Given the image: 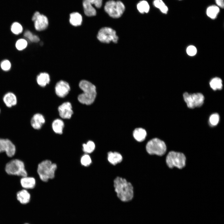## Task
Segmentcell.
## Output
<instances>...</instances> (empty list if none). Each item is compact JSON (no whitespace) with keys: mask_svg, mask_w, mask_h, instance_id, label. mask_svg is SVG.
<instances>
[{"mask_svg":"<svg viewBox=\"0 0 224 224\" xmlns=\"http://www.w3.org/2000/svg\"><path fill=\"white\" fill-rule=\"evenodd\" d=\"M114 186L117 197L121 201L128 202L133 198V187L124 178L119 177H116L114 181Z\"/></svg>","mask_w":224,"mask_h":224,"instance_id":"1","label":"cell"},{"mask_svg":"<svg viewBox=\"0 0 224 224\" xmlns=\"http://www.w3.org/2000/svg\"><path fill=\"white\" fill-rule=\"evenodd\" d=\"M79 86L83 92L78 96V101L82 104L87 105L92 104L95 101L97 94L95 86L87 80H83L80 82Z\"/></svg>","mask_w":224,"mask_h":224,"instance_id":"2","label":"cell"},{"mask_svg":"<svg viewBox=\"0 0 224 224\" xmlns=\"http://www.w3.org/2000/svg\"><path fill=\"white\" fill-rule=\"evenodd\" d=\"M57 168L56 164L50 160H45L38 165L37 172L40 179L44 182H47L54 177Z\"/></svg>","mask_w":224,"mask_h":224,"instance_id":"3","label":"cell"},{"mask_svg":"<svg viewBox=\"0 0 224 224\" xmlns=\"http://www.w3.org/2000/svg\"><path fill=\"white\" fill-rule=\"evenodd\" d=\"M166 163L168 168L181 169L186 165V157L183 153L170 151L166 153Z\"/></svg>","mask_w":224,"mask_h":224,"instance_id":"4","label":"cell"},{"mask_svg":"<svg viewBox=\"0 0 224 224\" xmlns=\"http://www.w3.org/2000/svg\"><path fill=\"white\" fill-rule=\"evenodd\" d=\"M147 152L151 155L162 156L167 153V147L165 142L157 138L149 141L146 147Z\"/></svg>","mask_w":224,"mask_h":224,"instance_id":"5","label":"cell"},{"mask_svg":"<svg viewBox=\"0 0 224 224\" xmlns=\"http://www.w3.org/2000/svg\"><path fill=\"white\" fill-rule=\"evenodd\" d=\"M6 173L10 175L22 177L27 176L24 162L18 159H14L7 162L5 166Z\"/></svg>","mask_w":224,"mask_h":224,"instance_id":"6","label":"cell"},{"mask_svg":"<svg viewBox=\"0 0 224 224\" xmlns=\"http://www.w3.org/2000/svg\"><path fill=\"white\" fill-rule=\"evenodd\" d=\"M105 12L111 17L117 18L120 17L125 9L123 3L120 1L109 0L104 7Z\"/></svg>","mask_w":224,"mask_h":224,"instance_id":"7","label":"cell"},{"mask_svg":"<svg viewBox=\"0 0 224 224\" xmlns=\"http://www.w3.org/2000/svg\"><path fill=\"white\" fill-rule=\"evenodd\" d=\"M97 38L100 42L105 44H109L111 42L117 43L119 39L116 31L108 27L101 28L97 33Z\"/></svg>","mask_w":224,"mask_h":224,"instance_id":"8","label":"cell"},{"mask_svg":"<svg viewBox=\"0 0 224 224\" xmlns=\"http://www.w3.org/2000/svg\"><path fill=\"white\" fill-rule=\"evenodd\" d=\"M183 96L188 107L190 108L200 107L204 103V97L201 93L189 94L186 92Z\"/></svg>","mask_w":224,"mask_h":224,"instance_id":"9","label":"cell"},{"mask_svg":"<svg viewBox=\"0 0 224 224\" xmlns=\"http://www.w3.org/2000/svg\"><path fill=\"white\" fill-rule=\"evenodd\" d=\"M102 0H83L82 5L84 13L87 16H92L96 15V12L93 5L96 8H100Z\"/></svg>","mask_w":224,"mask_h":224,"instance_id":"10","label":"cell"},{"mask_svg":"<svg viewBox=\"0 0 224 224\" xmlns=\"http://www.w3.org/2000/svg\"><path fill=\"white\" fill-rule=\"evenodd\" d=\"M32 20L34 22L35 28L37 31L45 30L48 26V20L47 17L38 12L34 13Z\"/></svg>","mask_w":224,"mask_h":224,"instance_id":"11","label":"cell"},{"mask_svg":"<svg viewBox=\"0 0 224 224\" xmlns=\"http://www.w3.org/2000/svg\"><path fill=\"white\" fill-rule=\"evenodd\" d=\"M16 147L9 139L0 138V153L5 152L8 157H12L15 154Z\"/></svg>","mask_w":224,"mask_h":224,"instance_id":"12","label":"cell"},{"mask_svg":"<svg viewBox=\"0 0 224 224\" xmlns=\"http://www.w3.org/2000/svg\"><path fill=\"white\" fill-rule=\"evenodd\" d=\"M70 90L69 84L66 82L60 80L56 84L55 90L56 95L60 98H64L69 93Z\"/></svg>","mask_w":224,"mask_h":224,"instance_id":"13","label":"cell"},{"mask_svg":"<svg viewBox=\"0 0 224 224\" xmlns=\"http://www.w3.org/2000/svg\"><path fill=\"white\" fill-rule=\"evenodd\" d=\"M58 110L60 117L63 119H70L73 114L71 103L69 102L63 103L59 105Z\"/></svg>","mask_w":224,"mask_h":224,"instance_id":"14","label":"cell"},{"mask_svg":"<svg viewBox=\"0 0 224 224\" xmlns=\"http://www.w3.org/2000/svg\"><path fill=\"white\" fill-rule=\"evenodd\" d=\"M45 122V119L44 116L40 113L34 114L30 120V124L34 129H40Z\"/></svg>","mask_w":224,"mask_h":224,"instance_id":"15","label":"cell"},{"mask_svg":"<svg viewBox=\"0 0 224 224\" xmlns=\"http://www.w3.org/2000/svg\"><path fill=\"white\" fill-rule=\"evenodd\" d=\"M3 101L5 105L11 108L16 105L17 103V98L16 95L12 92L6 93L3 96Z\"/></svg>","mask_w":224,"mask_h":224,"instance_id":"16","label":"cell"},{"mask_svg":"<svg viewBox=\"0 0 224 224\" xmlns=\"http://www.w3.org/2000/svg\"><path fill=\"white\" fill-rule=\"evenodd\" d=\"M20 183L21 187L24 189H32L35 187L36 181L34 178L26 176L21 179Z\"/></svg>","mask_w":224,"mask_h":224,"instance_id":"17","label":"cell"},{"mask_svg":"<svg viewBox=\"0 0 224 224\" xmlns=\"http://www.w3.org/2000/svg\"><path fill=\"white\" fill-rule=\"evenodd\" d=\"M16 196L17 200L22 204L28 203L30 198V194L25 189L18 191L16 193Z\"/></svg>","mask_w":224,"mask_h":224,"instance_id":"18","label":"cell"},{"mask_svg":"<svg viewBox=\"0 0 224 224\" xmlns=\"http://www.w3.org/2000/svg\"><path fill=\"white\" fill-rule=\"evenodd\" d=\"M36 81L39 86L42 87H45L50 82V76L46 72L40 73L37 77Z\"/></svg>","mask_w":224,"mask_h":224,"instance_id":"19","label":"cell"},{"mask_svg":"<svg viewBox=\"0 0 224 224\" xmlns=\"http://www.w3.org/2000/svg\"><path fill=\"white\" fill-rule=\"evenodd\" d=\"M122 155L117 152H110L108 153V160L112 164L115 165L120 163L122 160Z\"/></svg>","mask_w":224,"mask_h":224,"instance_id":"20","label":"cell"},{"mask_svg":"<svg viewBox=\"0 0 224 224\" xmlns=\"http://www.w3.org/2000/svg\"><path fill=\"white\" fill-rule=\"evenodd\" d=\"M82 21V16L78 12H73L70 14L69 22L72 25L75 26H80Z\"/></svg>","mask_w":224,"mask_h":224,"instance_id":"21","label":"cell"},{"mask_svg":"<svg viewBox=\"0 0 224 224\" xmlns=\"http://www.w3.org/2000/svg\"><path fill=\"white\" fill-rule=\"evenodd\" d=\"M64 124L63 121L60 119H57L52 122V126L54 131L56 133L61 134L63 133V130Z\"/></svg>","mask_w":224,"mask_h":224,"instance_id":"22","label":"cell"},{"mask_svg":"<svg viewBox=\"0 0 224 224\" xmlns=\"http://www.w3.org/2000/svg\"><path fill=\"white\" fill-rule=\"evenodd\" d=\"M147 135V132L145 129L141 128H136L133 133V137L136 140L139 142L144 141Z\"/></svg>","mask_w":224,"mask_h":224,"instance_id":"23","label":"cell"},{"mask_svg":"<svg viewBox=\"0 0 224 224\" xmlns=\"http://www.w3.org/2000/svg\"><path fill=\"white\" fill-rule=\"evenodd\" d=\"M220 12L219 7L217 6L212 5L209 7L206 10L207 15L212 19L216 18Z\"/></svg>","mask_w":224,"mask_h":224,"instance_id":"24","label":"cell"},{"mask_svg":"<svg viewBox=\"0 0 224 224\" xmlns=\"http://www.w3.org/2000/svg\"><path fill=\"white\" fill-rule=\"evenodd\" d=\"M210 85L214 90H221L222 87V80L218 77L214 78L210 81Z\"/></svg>","mask_w":224,"mask_h":224,"instance_id":"25","label":"cell"},{"mask_svg":"<svg viewBox=\"0 0 224 224\" xmlns=\"http://www.w3.org/2000/svg\"><path fill=\"white\" fill-rule=\"evenodd\" d=\"M137 8L141 13H148L150 9V6L147 2L145 0L140 1L137 5Z\"/></svg>","mask_w":224,"mask_h":224,"instance_id":"26","label":"cell"},{"mask_svg":"<svg viewBox=\"0 0 224 224\" xmlns=\"http://www.w3.org/2000/svg\"><path fill=\"white\" fill-rule=\"evenodd\" d=\"M154 5L158 8L162 13L167 14L168 8L162 0H154L153 2Z\"/></svg>","mask_w":224,"mask_h":224,"instance_id":"27","label":"cell"},{"mask_svg":"<svg viewBox=\"0 0 224 224\" xmlns=\"http://www.w3.org/2000/svg\"><path fill=\"white\" fill-rule=\"evenodd\" d=\"M83 150L85 152L91 153L94 150L95 147V143L91 141H89L86 143L82 145Z\"/></svg>","mask_w":224,"mask_h":224,"instance_id":"28","label":"cell"},{"mask_svg":"<svg viewBox=\"0 0 224 224\" xmlns=\"http://www.w3.org/2000/svg\"><path fill=\"white\" fill-rule=\"evenodd\" d=\"M11 29L13 34L16 35L21 34L23 31L22 26L17 22H14L12 23L11 26Z\"/></svg>","mask_w":224,"mask_h":224,"instance_id":"29","label":"cell"},{"mask_svg":"<svg viewBox=\"0 0 224 224\" xmlns=\"http://www.w3.org/2000/svg\"><path fill=\"white\" fill-rule=\"evenodd\" d=\"M24 36L32 42H38L40 40L38 36L33 34L29 30L26 31L24 34Z\"/></svg>","mask_w":224,"mask_h":224,"instance_id":"30","label":"cell"},{"mask_svg":"<svg viewBox=\"0 0 224 224\" xmlns=\"http://www.w3.org/2000/svg\"><path fill=\"white\" fill-rule=\"evenodd\" d=\"M27 42L26 40L20 39L17 41L15 46L17 49L19 50H22L27 47Z\"/></svg>","mask_w":224,"mask_h":224,"instance_id":"31","label":"cell"},{"mask_svg":"<svg viewBox=\"0 0 224 224\" xmlns=\"http://www.w3.org/2000/svg\"><path fill=\"white\" fill-rule=\"evenodd\" d=\"M219 120V114L217 113H214L210 116L209 118V123L212 126H216L218 124Z\"/></svg>","mask_w":224,"mask_h":224,"instance_id":"32","label":"cell"},{"mask_svg":"<svg viewBox=\"0 0 224 224\" xmlns=\"http://www.w3.org/2000/svg\"><path fill=\"white\" fill-rule=\"evenodd\" d=\"M81 164L85 166H89L91 162V158L88 155H85L81 158Z\"/></svg>","mask_w":224,"mask_h":224,"instance_id":"33","label":"cell"},{"mask_svg":"<svg viewBox=\"0 0 224 224\" xmlns=\"http://www.w3.org/2000/svg\"><path fill=\"white\" fill-rule=\"evenodd\" d=\"M0 66L2 70L7 71L10 69L11 68V63L8 60H4L1 62Z\"/></svg>","mask_w":224,"mask_h":224,"instance_id":"34","label":"cell"},{"mask_svg":"<svg viewBox=\"0 0 224 224\" xmlns=\"http://www.w3.org/2000/svg\"><path fill=\"white\" fill-rule=\"evenodd\" d=\"M186 52L188 55L193 56L195 55L196 54L197 49L194 46L190 45L187 48Z\"/></svg>","mask_w":224,"mask_h":224,"instance_id":"35","label":"cell"},{"mask_svg":"<svg viewBox=\"0 0 224 224\" xmlns=\"http://www.w3.org/2000/svg\"><path fill=\"white\" fill-rule=\"evenodd\" d=\"M217 6L223 8L224 7V0H215Z\"/></svg>","mask_w":224,"mask_h":224,"instance_id":"36","label":"cell"},{"mask_svg":"<svg viewBox=\"0 0 224 224\" xmlns=\"http://www.w3.org/2000/svg\"><path fill=\"white\" fill-rule=\"evenodd\" d=\"M0 112H1V110H0Z\"/></svg>","mask_w":224,"mask_h":224,"instance_id":"37","label":"cell"},{"mask_svg":"<svg viewBox=\"0 0 224 224\" xmlns=\"http://www.w3.org/2000/svg\"></svg>","mask_w":224,"mask_h":224,"instance_id":"38","label":"cell"}]
</instances>
